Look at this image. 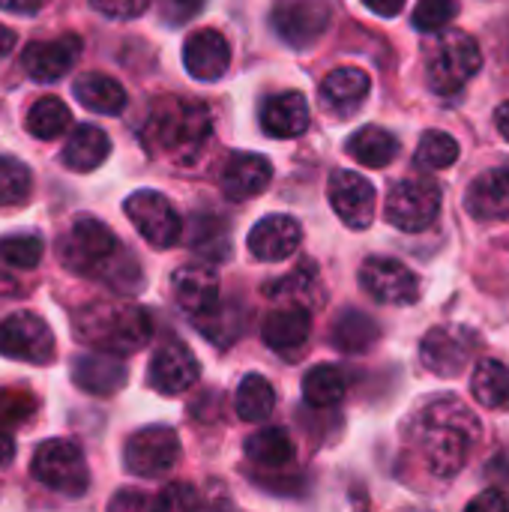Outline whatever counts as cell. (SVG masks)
Listing matches in <instances>:
<instances>
[{
  "mask_svg": "<svg viewBox=\"0 0 509 512\" xmlns=\"http://www.w3.org/2000/svg\"><path fill=\"white\" fill-rule=\"evenodd\" d=\"M483 429L459 399L426 402L411 417V447L435 480H453L471 459Z\"/></svg>",
  "mask_w": 509,
  "mask_h": 512,
  "instance_id": "cell-1",
  "label": "cell"
},
{
  "mask_svg": "<svg viewBox=\"0 0 509 512\" xmlns=\"http://www.w3.org/2000/svg\"><path fill=\"white\" fill-rule=\"evenodd\" d=\"M60 264L78 276H93L111 285L120 294H135L141 288V267L138 261L120 246L114 231L93 219L81 216L69 225L60 237Z\"/></svg>",
  "mask_w": 509,
  "mask_h": 512,
  "instance_id": "cell-2",
  "label": "cell"
},
{
  "mask_svg": "<svg viewBox=\"0 0 509 512\" xmlns=\"http://www.w3.org/2000/svg\"><path fill=\"white\" fill-rule=\"evenodd\" d=\"M213 120L204 102L165 96L153 102L144 120V147L156 156H168L177 165H192L210 144Z\"/></svg>",
  "mask_w": 509,
  "mask_h": 512,
  "instance_id": "cell-3",
  "label": "cell"
},
{
  "mask_svg": "<svg viewBox=\"0 0 509 512\" xmlns=\"http://www.w3.org/2000/svg\"><path fill=\"white\" fill-rule=\"evenodd\" d=\"M72 333L99 354L126 357L150 342L153 324L150 315L135 303H90L75 312Z\"/></svg>",
  "mask_w": 509,
  "mask_h": 512,
  "instance_id": "cell-4",
  "label": "cell"
},
{
  "mask_svg": "<svg viewBox=\"0 0 509 512\" xmlns=\"http://www.w3.org/2000/svg\"><path fill=\"white\" fill-rule=\"evenodd\" d=\"M483 69V51L477 39L465 30H447L435 42L426 60V81L429 90L438 96L459 93L477 72Z\"/></svg>",
  "mask_w": 509,
  "mask_h": 512,
  "instance_id": "cell-5",
  "label": "cell"
},
{
  "mask_svg": "<svg viewBox=\"0 0 509 512\" xmlns=\"http://www.w3.org/2000/svg\"><path fill=\"white\" fill-rule=\"evenodd\" d=\"M30 474L42 486H48L54 492H63L69 498L84 495L87 486H90V471H87V462H84L78 444L60 441V438L39 444V450L33 453Z\"/></svg>",
  "mask_w": 509,
  "mask_h": 512,
  "instance_id": "cell-6",
  "label": "cell"
},
{
  "mask_svg": "<svg viewBox=\"0 0 509 512\" xmlns=\"http://www.w3.org/2000/svg\"><path fill=\"white\" fill-rule=\"evenodd\" d=\"M441 186L426 177H405L387 195V222L399 231H426L441 213Z\"/></svg>",
  "mask_w": 509,
  "mask_h": 512,
  "instance_id": "cell-7",
  "label": "cell"
},
{
  "mask_svg": "<svg viewBox=\"0 0 509 512\" xmlns=\"http://www.w3.org/2000/svg\"><path fill=\"white\" fill-rule=\"evenodd\" d=\"M330 0H276L270 9V24L276 36L291 48H312L330 27Z\"/></svg>",
  "mask_w": 509,
  "mask_h": 512,
  "instance_id": "cell-8",
  "label": "cell"
},
{
  "mask_svg": "<svg viewBox=\"0 0 509 512\" xmlns=\"http://www.w3.org/2000/svg\"><path fill=\"white\" fill-rule=\"evenodd\" d=\"M129 222L135 225V231L153 246V249H171L180 234H183V222L180 213L174 210V204L153 189H138L126 198L123 204Z\"/></svg>",
  "mask_w": 509,
  "mask_h": 512,
  "instance_id": "cell-9",
  "label": "cell"
},
{
  "mask_svg": "<svg viewBox=\"0 0 509 512\" xmlns=\"http://www.w3.org/2000/svg\"><path fill=\"white\" fill-rule=\"evenodd\" d=\"M177 462H180V438L168 426H147L135 432L123 447L126 471L144 480L171 474Z\"/></svg>",
  "mask_w": 509,
  "mask_h": 512,
  "instance_id": "cell-10",
  "label": "cell"
},
{
  "mask_svg": "<svg viewBox=\"0 0 509 512\" xmlns=\"http://www.w3.org/2000/svg\"><path fill=\"white\" fill-rule=\"evenodd\" d=\"M0 357L45 366L54 360V333L36 312H15L0 321Z\"/></svg>",
  "mask_w": 509,
  "mask_h": 512,
  "instance_id": "cell-11",
  "label": "cell"
},
{
  "mask_svg": "<svg viewBox=\"0 0 509 512\" xmlns=\"http://www.w3.org/2000/svg\"><path fill=\"white\" fill-rule=\"evenodd\" d=\"M363 291L387 306H411L420 300V279L396 258H369L360 267Z\"/></svg>",
  "mask_w": 509,
  "mask_h": 512,
  "instance_id": "cell-12",
  "label": "cell"
},
{
  "mask_svg": "<svg viewBox=\"0 0 509 512\" xmlns=\"http://www.w3.org/2000/svg\"><path fill=\"white\" fill-rule=\"evenodd\" d=\"M477 351V336L462 327H435L420 345V363L438 378H459Z\"/></svg>",
  "mask_w": 509,
  "mask_h": 512,
  "instance_id": "cell-13",
  "label": "cell"
},
{
  "mask_svg": "<svg viewBox=\"0 0 509 512\" xmlns=\"http://www.w3.org/2000/svg\"><path fill=\"white\" fill-rule=\"evenodd\" d=\"M327 198H330V207L333 213L354 231H363L372 225L375 219V186L357 174V171H348V168H339L330 174V183H327Z\"/></svg>",
  "mask_w": 509,
  "mask_h": 512,
  "instance_id": "cell-14",
  "label": "cell"
},
{
  "mask_svg": "<svg viewBox=\"0 0 509 512\" xmlns=\"http://www.w3.org/2000/svg\"><path fill=\"white\" fill-rule=\"evenodd\" d=\"M171 294L186 315L204 321L219 309V294H222L219 273L210 264H183L171 276Z\"/></svg>",
  "mask_w": 509,
  "mask_h": 512,
  "instance_id": "cell-15",
  "label": "cell"
},
{
  "mask_svg": "<svg viewBox=\"0 0 509 512\" xmlns=\"http://www.w3.org/2000/svg\"><path fill=\"white\" fill-rule=\"evenodd\" d=\"M78 57H81V36L63 33L57 39L30 42L21 54V66L33 81L51 84V81L63 78L78 63Z\"/></svg>",
  "mask_w": 509,
  "mask_h": 512,
  "instance_id": "cell-16",
  "label": "cell"
},
{
  "mask_svg": "<svg viewBox=\"0 0 509 512\" xmlns=\"http://www.w3.org/2000/svg\"><path fill=\"white\" fill-rule=\"evenodd\" d=\"M198 375H201V366L195 354L183 342H165L150 360L147 384L162 396H180L198 381Z\"/></svg>",
  "mask_w": 509,
  "mask_h": 512,
  "instance_id": "cell-17",
  "label": "cell"
},
{
  "mask_svg": "<svg viewBox=\"0 0 509 512\" xmlns=\"http://www.w3.org/2000/svg\"><path fill=\"white\" fill-rule=\"evenodd\" d=\"M300 243H303V228L294 216H285V213L264 216L246 237L249 252L267 264L291 258L300 249Z\"/></svg>",
  "mask_w": 509,
  "mask_h": 512,
  "instance_id": "cell-18",
  "label": "cell"
},
{
  "mask_svg": "<svg viewBox=\"0 0 509 512\" xmlns=\"http://www.w3.org/2000/svg\"><path fill=\"white\" fill-rule=\"evenodd\" d=\"M369 87H372V78L366 75V69L339 66L321 81V96L318 99H321V108L330 117L348 120L363 108V102L369 96Z\"/></svg>",
  "mask_w": 509,
  "mask_h": 512,
  "instance_id": "cell-19",
  "label": "cell"
},
{
  "mask_svg": "<svg viewBox=\"0 0 509 512\" xmlns=\"http://www.w3.org/2000/svg\"><path fill=\"white\" fill-rule=\"evenodd\" d=\"M183 63H186V72L192 78H198V81H219L228 72V66H231V45L213 27L195 30L186 39V45H183Z\"/></svg>",
  "mask_w": 509,
  "mask_h": 512,
  "instance_id": "cell-20",
  "label": "cell"
},
{
  "mask_svg": "<svg viewBox=\"0 0 509 512\" xmlns=\"http://www.w3.org/2000/svg\"><path fill=\"white\" fill-rule=\"evenodd\" d=\"M264 294L273 303L285 306V309H306V312L321 309L324 306V297H327L324 282H321V273H318V267L312 261H303L294 273L270 282L264 288Z\"/></svg>",
  "mask_w": 509,
  "mask_h": 512,
  "instance_id": "cell-21",
  "label": "cell"
},
{
  "mask_svg": "<svg viewBox=\"0 0 509 512\" xmlns=\"http://www.w3.org/2000/svg\"><path fill=\"white\" fill-rule=\"evenodd\" d=\"M273 180V165L258 153H231L222 168V192L231 201H246L261 195Z\"/></svg>",
  "mask_w": 509,
  "mask_h": 512,
  "instance_id": "cell-22",
  "label": "cell"
},
{
  "mask_svg": "<svg viewBox=\"0 0 509 512\" xmlns=\"http://www.w3.org/2000/svg\"><path fill=\"white\" fill-rule=\"evenodd\" d=\"M126 378L129 372L120 363V357L90 351L72 360V384L90 396H114L117 390L126 387Z\"/></svg>",
  "mask_w": 509,
  "mask_h": 512,
  "instance_id": "cell-23",
  "label": "cell"
},
{
  "mask_svg": "<svg viewBox=\"0 0 509 512\" xmlns=\"http://www.w3.org/2000/svg\"><path fill=\"white\" fill-rule=\"evenodd\" d=\"M309 312L306 309H285L279 306L264 318L261 336L270 351H276L285 360H297L306 351L309 342Z\"/></svg>",
  "mask_w": 509,
  "mask_h": 512,
  "instance_id": "cell-24",
  "label": "cell"
},
{
  "mask_svg": "<svg viewBox=\"0 0 509 512\" xmlns=\"http://www.w3.org/2000/svg\"><path fill=\"white\" fill-rule=\"evenodd\" d=\"M465 207L480 222L509 219V168H492L480 174L465 195Z\"/></svg>",
  "mask_w": 509,
  "mask_h": 512,
  "instance_id": "cell-25",
  "label": "cell"
},
{
  "mask_svg": "<svg viewBox=\"0 0 509 512\" xmlns=\"http://www.w3.org/2000/svg\"><path fill=\"white\" fill-rule=\"evenodd\" d=\"M312 111L303 93H276L261 108V129L270 138H297L309 129Z\"/></svg>",
  "mask_w": 509,
  "mask_h": 512,
  "instance_id": "cell-26",
  "label": "cell"
},
{
  "mask_svg": "<svg viewBox=\"0 0 509 512\" xmlns=\"http://www.w3.org/2000/svg\"><path fill=\"white\" fill-rule=\"evenodd\" d=\"M108 153H111L108 135H105L99 126L84 123V126H78V129L69 135V141H66V147H63V165H66L69 171L87 174V171H96V168L108 159Z\"/></svg>",
  "mask_w": 509,
  "mask_h": 512,
  "instance_id": "cell-27",
  "label": "cell"
},
{
  "mask_svg": "<svg viewBox=\"0 0 509 512\" xmlns=\"http://www.w3.org/2000/svg\"><path fill=\"white\" fill-rule=\"evenodd\" d=\"M75 99L96 114H120L126 108V90L120 81H114L111 75L102 72H87L75 81L72 87Z\"/></svg>",
  "mask_w": 509,
  "mask_h": 512,
  "instance_id": "cell-28",
  "label": "cell"
},
{
  "mask_svg": "<svg viewBox=\"0 0 509 512\" xmlns=\"http://www.w3.org/2000/svg\"><path fill=\"white\" fill-rule=\"evenodd\" d=\"M345 150L354 162H360L366 168H384L399 156V141L393 132H387L381 126H363L348 138Z\"/></svg>",
  "mask_w": 509,
  "mask_h": 512,
  "instance_id": "cell-29",
  "label": "cell"
},
{
  "mask_svg": "<svg viewBox=\"0 0 509 512\" xmlns=\"http://www.w3.org/2000/svg\"><path fill=\"white\" fill-rule=\"evenodd\" d=\"M378 336H381L378 324H375L369 315L357 312V309H345V312L333 321V327H330V342H333V348H339V351H345V354L369 351V348L378 342Z\"/></svg>",
  "mask_w": 509,
  "mask_h": 512,
  "instance_id": "cell-30",
  "label": "cell"
},
{
  "mask_svg": "<svg viewBox=\"0 0 509 512\" xmlns=\"http://www.w3.org/2000/svg\"><path fill=\"white\" fill-rule=\"evenodd\" d=\"M471 393L489 411H509V366L501 360H480L471 375Z\"/></svg>",
  "mask_w": 509,
  "mask_h": 512,
  "instance_id": "cell-31",
  "label": "cell"
},
{
  "mask_svg": "<svg viewBox=\"0 0 509 512\" xmlns=\"http://www.w3.org/2000/svg\"><path fill=\"white\" fill-rule=\"evenodd\" d=\"M294 456H297V450H294L288 432L285 429H276V426L261 429V432H255L246 441V459L255 462V465H261V468H270V471L288 468L294 462Z\"/></svg>",
  "mask_w": 509,
  "mask_h": 512,
  "instance_id": "cell-32",
  "label": "cell"
},
{
  "mask_svg": "<svg viewBox=\"0 0 509 512\" xmlns=\"http://www.w3.org/2000/svg\"><path fill=\"white\" fill-rule=\"evenodd\" d=\"M348 381L345 372L333 363H321L303 375V399L312 408H333L345 399Z\"/></svg>",
  "mask_w": 509,
  "mask_h": 512,
  "instance_id": "cell-33",
  "label": "cell"
},
{
  "mask_svg": "<svg viewBox=\"0 0 509 512\" xmlns=\"http://www.w3.org/2000/svg\"><path fill=\"white\" fill-rule=\"evenodd\" d=\"M234 408H237V417L246 420V423H261L273 414L276 408V393H273V384L261 375H246L234 393Z\"/></svg>",
  "mask_w": 509,
  "mask_h": 512,
  "instance_id": "cell-34",
  "label": "cell"
},
{
  "mask_svg": "<svg viewBox=\"0 0 509 512\" xmlns=\"http://www.w3.org/2000/svg\"><path fill=\"white\" fill-rule=\"evenodd\" d=\"M69 123H72V114H69L66 102L57 99V96H42V99H36V102L30 105V111H27V120H24L27 132H30L33 138H39V141L60 138V135L69 129Z\"/></svg>",
  "mask_w": 509,
  "mask_h": 512,
  "instance_id": "cell-35",
  "label": "cell"
},
{
  "mask_svg": "<svg viewBox=\"0 0 509 512\" xmlns=\"http://www.w3.org/2000/svg\"><path fill=\"white\" fill-rule=\"evenodd\" d=\"M456 159H459V141L450 132H441V129L423 132V138L417 144V153H414V162L420 168H426V171H444Z\"/></svg>",
  "mask_w": 509,
  "mask_h": 512,
  "instance_id": "cell-36",
  "label": "cell"
},
{
  "mask_svg": "<svg viewBox=\"0 0 509 512\" xmlns=\"http://www.w3.org/2000/svg\"><path fill=\"white\" fill-rule=\"evenodd\" d=\"M33 192L30 168L15 156H0V210L27 204Z\"/></svg>",
  "mask_w": 509,
  "mask_h": 512,
  "instance_id": "cell-37",
  "label": "cell"
},
{
  "mask_svg": "<svg viewBox=\"0 0 509 512\" xmlns=\"http://www.w3.org/2000/svg\"><path fill=\"white\" fill-rule=\"evenodd\" d=\"M42 252H45V243L39 234H6L0 237V261H6L9 267H18V270H30L42 261Z\"/></svg>",
  "mask_w": 509,
  "mask_h": 512,
  "instance_id": "cell-38",
  "label": "cell"
},
{
  "mask_svg": "<svg viewBox=\"0 0 509 512\" xmlns=\"http://www.w3.org/2000/svg\"><path fill=\"white\" fill-rule=\"evenodd\" d=\"M459 12L456 0H420L414 6V27L420 33H438L444 30Z\"/></svg>",
  "mask_w": 509,
  "mask_h": 512,
  "instance_id": "cell-39",
  "label": "cell"
},
{
  "mask_svg": "<svg viewBox=\"0 0 509 512\" xmlns=\"http://www.w3.org/2000/svg\"><path fill=\"white\" fill-rule=\"evenodd\" d=\"M153 512H198V492L189 483H171L153 498Z\"/></svg>",
  "mask_w": 509,
  "mask_h": 512,
  "instance_id": "cell-40",
  "label": "cell"
},
{
  "mask_svg": "<svg viewBox=\"0 0 509 512\" xmlns=\"http://www.w3.org/2000/svg\"><path fill=\"white\" fill-rule=\"evenodd\" d=\"M36 411V399L24 390H0V429L24 423Z\"/></svg>",
  "mask_w": 509,
  "mask_h": 512,
  "instance_id": "cell-41",
  "label": "cell"
},
{
  "mask_svg": "<svg viewBox=\"0 0 509 512\" xmlns=\"http://www.w3.org/2000/svg\"><path fill=\"white\" fill-rule=\"evenodd\" d=\"M207 0H156L159 6V18L171 27H180L186 21H192L201 9H204Z\"/></svg>",
  "mask_w": 509,
  "mask_h": 512,
  "instance_id": "cell-42",
  "label": "cell"
},
{
  "mask_svg": "<svg viewBox=\"0 0 509 512\" xmlns=\"http://www.w3.org/2000/svg\"><path fill=\"white\" fill-rule=\"evenodd\" d=\"M90 6L105 15V18H114V21H129V18H138L147 12L150 0H90Z\"/></svg>",
  "mask_w": 509,
  "mask_h": 512,
  "instance_id": "cell-43",
  "label": "cell"
},
{
  "mask_svg": "<svg viewBox=\"0 0 509 512\" xmlns=\"http://www.w3.org/2000/svg\"><path fill=\"white\" fill-rule=\"evenodd\" d=\"M108 512H153V501L135 489H123L111 498Z\"/></svg>",
  "mask_w": 509,
  "mask_h": 512,
  "instance_id": "cell-44",
  "label": "cell"
},
{
  "mask_svg": "<svg viewBox=\"0 0 509 512\" xmlns=\"http://www.w3.org/2000/svg\"><path fill=\"white\" fill-rule=\"evenodd\" d=\"M465 512H509V492H501V489H489L483 495H477Z\"/></svg>",
  "mask_w": 509,
  "mask_h": 512,
  "instance_id": "cell-45",
  "label": "cell"
},
{
  "mask_svg": "<svg viewBox=\"0 0 509 512\" xmlns=\"http://www.w3.org/2000/svg\"><path fill=\"white\" fill-rule=\"evenodd\" d=\"M45 6V0H0V9L15 15H36Z\"/></svg>",
  "mask_w": 509,
  "mask_h": 512,
  "instance_id": "cell-46",
  "label": "cell"
},
{
  "mask_svg": "<svg viewBox=\"0 0 509 512\" xmlns=\"http://www.w3.org/2000/svg\"><path fill=\"white\" fill-rule=\"evenodd\" d=\"M375 15H381V18H393V15H399L402 9H405V0H363Z\"/></svg>",
  "mask_w": 509,
  "mask_h": 512,
  "instance_id": "cell-47",
  "label": "cell"
},
{
  "mask_svg": "<svg viewBox=\"0 0 509 512\" xmlns=\"http://www.w3.org/2000/svg\"><path fill=\"white\" fill-rule=\"evenodd\" d=\"M15 459V441L6 429H0V471Z\"/></svg>",
  "mask_w": 509,
  "mask_h": 512,
  "instance_id": "cell-48",
  "label": "cell"
},
{
  "mask_svg": "<svg viewBox=\"0 0 509 512\" xmlns=\"http://www.w3.org/2000/svg\"><path fill=\"white\" fill-rule=\"evenodd\" d=\"M495 126H498V132L509 141V102L498 105V111H495Z\"/></svg>",
  "mask_w": 509,
  "mask_h": 512,
  "instance_id": "cell-49",
  "label": "cell"
},
{
  "mask_svg": "<svg viewBox=\"0 0 509 512\" xmlns=\"http://www.w3.org/2000/svg\"><path fill=\"white\" fill-rule=\"evenodd\" d=\"M12 48H15V30H9V27L0 24V60H3Z\"/></svg>",
  "mask_w": 509,
  "mask_h": 512,
  "instance_id": "cell-50",
  "label": "cell"
}]
</instances>
